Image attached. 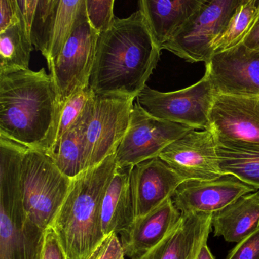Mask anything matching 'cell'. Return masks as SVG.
I'll use <instances>...</instances> for the list:
<instances>
[{
	"mask_svg": "<svg viewBox=\"0 0 259 259\" xmlns=\"http://www.w3.org/2000/svg\"><path fill=\"white\" fill-rule=\"evenodd\" d=\"M161 50L140 9L127 18L115 17L100 33L90 88L96 95L136 98L147 86Z\"/></svg>",
	"mask_w": 259,
	"mask_h": 259,
	"instance_id": "obj_1",
	"label": "cell"
},
{
	"mask_svg": "<svg viewBox=\"0 0 259 259\" xmlns=\"http://www.w3.org/2000/svg\"><path fill=\"white\" fill-rule=\"evenodd\" d=\"M61 109L53 78L44 68L0 74V137L49 155Z\"/></svg>",
	"mask_w": 259,
	"mask_h": 259,
	"instance_id": "obj_2",
	"label": "cell"
},
{
	"mask_svg": "<svg viewBox=\"0 0 259 259\" xmlns=\"http://www.w3.org/2000/svg\"><path fill=\"white\" fill-rule=\"evenodd\" d=\"M116 170V156L113 155L73 181L50 226L68 259H89L103 243L102 202Z\"/></svg>",
	"mask_w": 259,
	"mask_h": 259,
	"instance_id": "obj_3",
	"label": "cell"
},
{
	"mask_svg": "<svg viewBox=\"0 0 259 259\" xmlns=\"http://www.w3.org/2000/svg\"><path fill=\"white\" fill-rule=\"evenodd\" d=\"M27 151L7 139L0 141V259H41L44 231L27 219L23 202Z\"/></svg>",
	"mask_w": 259,
	"mask_h": 259,
	"instance_id": "obj_4",
	"label": "cell"
},
{
	"mask_svg": "<svg viewBox=\"0 0 259 259\" xmlns=\"http://www.w3.org/2000/svg\"><path fill=\"white\" fill-rule=\"evenodd\" d=\"M73 181L47 154L28 149L21 171L23 202L27 219L44 231L51 226Z\"/></svg>",
	"mask_w": 259,
	"mask_h": 259,
	"instance_id": "obj_5",
	"label": "cell"
},
{
	"mask_svg": "<svg viewBox=\"0 0 259 259\" xmlns=\"http://www.w3.org/2000/svg\"><path fill=\"white\" fill-rule=\"evenodd\" d=\"M217 94L205 72L197 83L173 92H160L146 86L136 102L149 115L196 130L208 129L210 114Z\"/></svg>",
	"mask_w": 259,
	"mask_h": 259,
	"instance_id": "obj_6",
	"label": "cell"
},
{
	"mask_svg": "<svg viewBox=\"0 0 259 259\" xmlns=\"http://www.w3.org/2000/svg\"><path fill=\"white\" fill-rule=\"evenodd\" d=\"M99 36L100 32L91 25L87 12L81 14L49 67L61 106L73 94L89 87Z\"/></svg>",
	"mask_w": 259,
	"mask_h": 259,
	"instance_id": "obj_7",
	"label": "cell"
},
{
	"mask_svg": "<svg viewBox=\"0 0 259 259\" xmlns=\"http://www.w3.org/2000/svg\"><path fill=\"white\" fill-rule=\"evenodd\" d=\"M136 98L96 95L85 134V170L115 155L130 121Z\"/></svg>",
	"mask_w": 259,
	"mask_h": 259,
	"instance_id": "obj_8",
	"label": "cell"
},
{
	"mask_svg": "<svg viewBox=\"0 0 259 259\" xmlns=\"http://www.w3.org/2000/svg\"><path fill=\"white\" fill-rule=\"evenodd\" d=\"M241 0H209L181 27L162 50L190 63L208 62L213 56L211 44L226 28Z\"/></svg>",
	"mask_w": 259,
	"mask_h": 259,
	"instance_id": "obj_9",
	"label": "cell"
},
{
	"mask_svg": "<svg viewBox=\"0 0 259 259\" xmlns=\"http://www.w3.org/2000/svg\"><path fill=\"white\" fill-rule=\"evenodd\" d=\"M193 130L196 129L149 115L135 100L129 127L115 154L117 168L159 157L170 143Z\"/></svg>",
	"mask_w": 259,
	"mask_h": 259,
	"instance_id": "obj_10",
	"label": "cell"
},
{
	"mask_svg": "<svg viewBox=\"0 0 259 259\" xmlns=\"http://www.w3.org/2000/svg\"><path fill=\"white\" fill-rule=\"evenodd\" d=\"M217 146L211 129L193 130L167 146L159 158L185 181H214L225 176Z\"/></svg>",
	"mask_w": 259,
	"mask_h": 259,
	"instance_id": "obj_11",
	"label": "cell"
},
{
	"mask_svg": "<svg viewBox=\"0 0 259 259\" xmlns=\"http://www.w3.org/2000/svg\"><path fill=\"white\" fill-rule=\"evenodd\" d=\"M209 128L219 143L259 149V96L217 94Z\"/></svg>",
	"mask_w": 259,
	"mask_h": 259,
	"instance_id": "obj_12",
	"label": "cell"
},
{
	"mask_svg": "<svg viewBox=\"0 0 259 259\" xmlns=\"http://www.w3.org/2000/svg\"><path fill=\"white\" fill-rule=\"evenodd\" d=\"M205 66L217 94L259 96V50L241 44L214 53Z\"/></svg>",
	"mask_w": 259,
	"mask_h": 259,
	"instance_id": "obj_13",
	"label": "cell"
},
{
	"mask_svg": "<svg viewBox=\"0 0 259 259\" xmlns=\"http://www.w3.org/2000/svg\"><path fill=\"white\" fill-rule=\"evenodd\" d=\"M232 175H225L214 181H186L173 193L171 199L182 214H212L237 200L240 196L256 191Z\"/></svg>",
	"mask_w": 259,
	"mask_h": 259,
	"instance_id": "obj_14",
	"label": "cell"
},
{
	"mask_svg": "<svg viewBox=\"0 0 259 259\" xmlns=\"http://www.w3.org/2000/svg\"><path fill=\"white\" fill-rule=\"evenodd\" d=\"M130 181L136 218L149 214L170 199L186 181L159 157L132 167Z\"/></svg>",
	"mask_w": 259,
	"mask_h": 259,
	"instance_id": "obj_15",
	"label": "cell"
},
{
	"mask_svg": "<svg viewBox=\"0 0 259 259\" xmlns=\"http://www.w3.org/2000/svg\"><path fill=\"white\" fill-rule=\"evenodd\" d=\"M212 214H182L169 234L138 259H197L212 228Z\"/></svg>",
	"mask_w": 259,
	"mask_h": 259,
	"instance_id": "obj_16",
	"label": "cell"
},
{
	"mask_svg": "<svg viewBox=\"0 0 259 259\" xmlns=\"http://www.w3.org/2000/svg\"><path fill=\"white\" fill-rule=\"evenodd\" d=\"M182 213L171 198L120 233L125 256L138 259L158 244L180 220Z\"/></svg>",
	"mask_w": 259,
	"mask_h": 259,
	"instance_id": "obj_17",
	"label": "cell"
},
{
	"mask_svg": "<svg viewBox=\"0 0 259 259\" xmlns=\"http://www.w3.org/2000/svg\"><path fill=\"white\" fill-rule=\"evenodd\" d=\"M209 0H139L146 24L161 50Z\"/></svg>",
	"mask_w": 259,
	"mask_h": 259,
	"instance_id": "obj_18",
	"label": "cell"
},
{
	"mask_svg": "<svg viewBox=\"0 0 259 259\" xmlns=\"http://www.w3.org/2000/svg\"><path fill=\"white\" fill-rule=\"evenodd\" d=\"M131 168L117 167L105 193L101 208L102 229L105 237L111 233L120 234L136 218L131 187Z\"/></svg>",
	"mask_w": 259,
	"mask_h": 259,
	"instance_id": "obj_19",
	"label": "cell"
},
{
	"mask_svg": "<svg viewBox=\"0 0 259 259\" xmlns=\"http://www.w3.org/2000/svg\"><path fill=\"white\" fill-rule=\"evenodd\" d=\"M87 12L85 0H53L41 34L33 47L51 65L69 36L78 17Z\"/></svg>",
	"mask_w": 259,
	"mask_h": 259,
	"instance_id": "obj_20",
	"label": "cell"
},
{
	"mask_svg": "<svg viewBox=\"0 0 259 259\" xmlns=\"http://www.w3.org/2000/svg\"><path fill=\"white\" fill-rule=\"evenodd\" d=\"M212 227L215 237L228 243H239L259 228V190L240 196L214 213Z\"/></svg>",
	"mask_w": 259,
	"mask_h": 259,
	"instance_id": "obj_21",
	"label": "cell"
},
{
	"mask_svg": "<svg viewBox=\"0 0 259 259\" xmlns=\"http://www.w3.org/2000/svg\"><path fill=\"white\" fill-rule=\"evenodd\" d=\"M94 100V97L80 121L61 137L49 155L57 167L72 179L85 170V134Z\"/></svg>",
	"mask_w": 259,
	"mask_h": 259,
	"instance_id": "obj_22",
	"label": "cell"
},
{
	"mask_svg": "<svg viewBox=\"0 0 259 259\" xmlns=\"http://www.w3.org/2000/svg\"><path fill=\"white\" fill-rule=\"evenodd\" d=\"M33 46L30 33L22 22L0 32V74L29 69Z\"/></svg>",
	"mask_w": 259,
	"mask_h": 259,
	"instance_id": "obj_23",
	"label": "cell"
},
{
	"mask_svg": "<svg viewBox=\"0 0 259 259\" xmlns=\"http://www.w3.org/2000/svg\"><path fill=\"white\" fill-rule=\"evenodd\" d=\"M217 153L225 175H232L259 190V149L218 143Z\"/></svg>",
	"mask_w": 259,
	"mask_h": 259,
	"instance_id": "obj_24",
	"label": "cell"
},
{
	"mask_svg": "<svg viewBox=\"0 0 259 259\" xmlns=\"http://www.w3.org/2000/svg\"><path fill=\"white\" fill-rule=\"evenodd\" d=\"M259 0H241L223 32L211 44L213 53L230 50L243 44L258 13Z\"/></svg>",
	"mask_w": 259,
	"mask_h": 259,
	"instance_id": "obj_25",
	"label": "cell"
},
{
	"mask_svg": "<svg viewBox=\"0 0 259 259\" xmlns=\"http://www.w3.org/2000/svg\"><path fill=\"white\" fill-rule=\"evenodd\" d=\"M94 96L95 94L94 91L88 87L73 94L63 103L61 109L56 140L52 151L61 137L80 121L88 109L90 103L94 99ZM50 153L49 155H50Z\"/></svg>",
	"mask_w": 259,
	"mask_h": 259,
	"instance_id": "obj_26",
	"label": "cell"
},
{
	"mask_svg": "<svg viewBox=\"0 0 259 259\" xmlns=\"http://www.w3.org/2000/svg\"><path fill=\"white\" fill-rule=\"evenodd\" d=\"M116 0H85L87 15L91 25L98 32L106 30L114 21Z\"/></svg>",
	"mask_w": 259,
	"mask_h": 259,
	"instance_id": "obj_27",
	"label": "cell"
},
{
	"mask_svg": "<svg viewBox=\"0 0 259 259\" xmlns=\"http://www.w3.org/2000/svg\"><path fill=\"white\" fill-rule=\"evenodd\" d=\"M225 259H259V228L237 243Z\"/></svg>",
	"mask_w": 259,
	"mask_h": 259,
	"instance_id": "obj_28",
	"label": "cell"
},
{
	"mask_svg": "<svg viewBox=\"0 0 259 259\" xmlns=\"http://www.w3.org/2000/svg\"><path fill=\"white\" fill-rule=\"evenodd\" d=\"M41 259H68L57 234L52 227L44 231Z\"/></svg>",
	"mask_w": 259,
	"mask_h": 259,
	"instance_id": "obj_29",
	"label": "cell"
},
{
	"mask_svg": "<svg viewBox=\"0 0 259 259\" xmlns=\"http://www.w3.org/2000/svg\"><path fill=\"white\" fill-rule=\"evenodd\" d=\"M124 256L120 239L116 233H111L89 259H120Z\"/></svg>",
	"mask_w": 259,
	"mask_h": 259,
	"instance_id": "obj_30",
	"label": "cell"
},
{
	"mask_svg": "<svg viewBox=\"0 0 259 259\" xmlns=\"http://www.w3.org/2000/svg\"><path fill=\"white\" fill-rule=\"evenodd\" d=\"M53 0H38L30 27V38L33 45L36 44L41 30L51 10Z\"/></svg>",
	"mask_w": 259,
	"mask_h": 259,
	"instance_id": "obj_31",
	"label": "cell"
},
{
	"mask_svg": "<svg viewBox=\"0 0 259 259\" xmlns=\"http://www.w3.org/2000/svg\"><path fill=\"white\" fill-rule=\"evenodd\" d=\"M19 22L22 21L17 0H0V32Z\"/></svg>",
	"mask_w": 259,
	"mask_h": 259,
	"instance_id": "obj_32",
	"label": "cell"
},
{
	"mask_svg": "<svg viewBox=\"0 0 259 259\" xmlns=\"http://www.w3.org/2000/svg\"><path fill=\"white\" fill-rule=\"evenodd\" d=\"M248 48L259 50V7L258 16L253 24L252 30L243 42Z\"/></svg>",
	"mask_w": 259,
	"mask_h": 259,
	"instance_id": "obj_33",
	"label": "cell"
},
{
	"mask_svg": "<svg viewBox=\"0 0 259 259\" xmlns=\"http://www.w3.org/2000/svg\"><path fill=\"white\" fill-rule=\"evenodd\" d=\"M38 1V0H27V21L29 33H30L32 19H33V13H34L35 8H36Z\"/></svg>",
	"mask_w": 259,
	"mask_h": 259,
	"instance_id": "obj_34",
	"label": "cell"
},
{
	"mask_svg": "<svg viewBox=\"0 0 259 259\" xmlns=\"http://www.w3.org/2000/svg\"><path fill=\"white\" fill-rule=\"evenodd\" d=\"M17 3H18V10H19L20 15H21V21L25 24L27 30H28L27 21V0H17Z\"/></svg>",
	"mask_w": 259,
	"mask_h": 259,
	"instance_id": "obj_35",
	"label": "cell"
},
{
	"mask_svg": "<svg viewBox=\"0 0 259 259\" xmlns=\"http://www.w3.org/2000/svg\"><path fill=\"white\" fill-rule=\"evenodd\" d=\"M197 259H215L213 256L212 253H211V250L208 248V244H205L203 247L201 249L200 253H199V256Z\"/></svg>",
	"mask_w": 259,
	"mask_h": 259,
	"instance_id": "obj_36",
	"label": "cell"
},
{
	"mask_svg": "<svg viewBox=\"0 0 259 259\" xmlns=\"http://www.w3.org/2000/svg\"><path fill=\"white\" fill-rule=\"evenodd\" d=\"M120 259H125V256L124 257H122V258H120Z\"/></svg>",
	"mask_w": 259,
	"mask_h": 259,
	"instance_id": "obj_37",
	"label": "cell"
},
{
	"mask_svg": "<svg viewBox=\"0 0 259 259\" xmlns=\"http://www.w3.org/2000/svg\"><path fill=\"white\" fill-rule=\"evenodd\" d=\"M258 7H259V3H258Z\"/></svg>",
	"mask_w": 259,
	"mask_h": 259,
	"instance_id": "obj_38",
	"label": "cell"
}]
</instances>
